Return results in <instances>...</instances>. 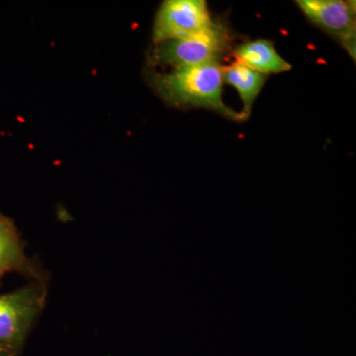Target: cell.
Segmentation results:
<instances>
[{
	"label": "cell",
	"mask_w": 356,
	"mask_h": 356,
	"mask_svg": "<svg viewBox=\"0 0 356 356\" xmlns=\"http://www.w3.org/2000/svg\"><path fill=\"white\" fill-rule=\"evenodd\" d=\"M222 67L219 63L175 69L166 74H152L151 83L163 100L184 107H199L216 111L234 119L243 120L222 102Z\"/></svg>",
	"instance_id": "6da1fadb"
},
{
	"label": "cell",
	"mask_w": 356,
	"mask_h": 356,
	"mask_svg": "<svg viewBox=\"0 0 356 356\" xmlns=\"http://www.w3.org/2000/svg\"><path fill=\"white\" fill-rule=\"evenodd\" d=\"M228 47L226 28L214 22L207 29L188 38L156 44L149 60L153 65H170L173 70L195 67L218 63Z\"/></svg>",
	"instance_id": "7a4b0ae2"
},
{
	"label": "cell",
	"mask_w": 356,
	"mask_h": 356,
	"mask_svg": "<svg viewBox=\"0 0 356 356\" xmlns=\"http://www.w3.org/2000/svg\"><path fill=\"white\" fill-rule=\"evenodd\" d=\"M44 301V288L34 283L0 294V346L19 351Z\"/></svg>",
	"instance_id": "3957f363"
},
{
	"label": "cell",
	"mask_w": 356,
	"mask_h": 356,
	"mask_svg": "<svg viewBox=\"0 0 356 356\" xmlns=\"http://www.w3.org/2000/svg\"><path fill=\"white\" fill-rule=\"evenodd\" d=\"M214 24L204 0H168L154 20V44L188 38Z\"/></svg>",
	"instance_id": "277c9868"
},
{
	"label": "cell",
	"mask_w": 356,
	"mask_h": 356,
	"mask_svg": "<svg viewBox=\"0 0 356 356\" xmlns=\"http://www.w3.org/2000/svg\"><path fill=\"white\" fill-rule=\"evenodd\" d=\"M306 17L336 37L355 58V9L343 0H298Z\"/></svg>",
	"instance_id": "5b68a950"
},
{
	"label": "cell",
	"mask_w": 356,
	"mask_h": 356,
	"mask_svg": "<svg viewBox=\"0 0 356 356\" xmlns=\"http://www.w3.org/2000/svg\"><path fill=\"white\" fill-rule=\"evenodd\" d=\"M236 62L248 65L261 74H280L291 70L268 40H255L238 46L235 50Z\"/></svg>",
	"instance_id": "8992f818"
},
{
	"label": "cell",
	"mask_w": 356,
	"mask_h": 356,
	"mask_svg": "<svg viewBox=\"0 0 356 356\" xmlns=\"http://www.w3.org/2000/svg\"><path fill=\"white\" fill-rule=\"evenodd\" d=\"M222 81L233 86L240 93L245 106L243 114L247 118L250 116L254 100L266 83V74H261L238 62L222 67Z\"/></svg>",
	"instance_id": "52a82bcc"
},
{
	"label": "cell",
	"mask_w": 356,
	"mask_h": 356,
	"mask_svg": "<svg viewBox=\"0 0 356 356\" xmlns=\"http://www.w3.org/2000/svg\"><path fill=\"white\" fill-rule=\"evenodd\" d=\"M26 266L24 250L15 227L0 215V280L7 273L23 270Z\"/></svg>",
	"instance_id": "ba28073f"
},
{
	"label": "cell",
	"mask_w": 356,
	"mask_h": 356,
	"mask_svg": "<svg viewBox=\"0 0 356 356\" xmlns=\"http://www.w3.org/2000/svg\"><path fill=\"white\" fill-rule=\"evenodd\" d=\"M16 355H17V353H15V351L0 346V356H16Z\"/></svg>",
	"instance_id": "9c48e42d"
}]
</instances>
